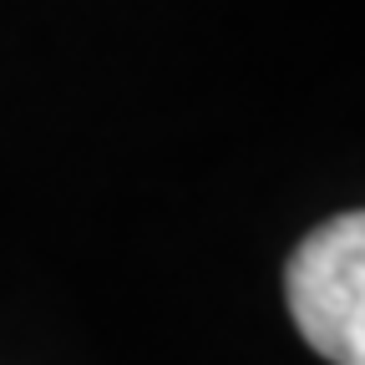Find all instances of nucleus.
Instances as JSON below:
<instances>
[{
    "mask_svg": "<svg viewBox=\"0 0 365 365\" xmlns=\"http://www.w3.org/2000/svg\"><path fill=\"white\" fill-rule=\"evenodd\" d=\"M289 314L330 365H365V213L319 223L284 269Z\"/></svg>",
    "mask_w": 365,
    "mask_h": 365,
    "instance_id": "obj_1",
    "label": "nucleus"
}]
</instances>
